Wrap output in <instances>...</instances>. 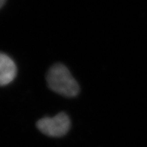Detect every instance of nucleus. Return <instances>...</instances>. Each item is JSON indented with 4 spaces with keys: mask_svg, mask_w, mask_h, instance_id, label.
<instances>
[{
    "mask_svg": "<svg viewBox=\"0 0 147 147\" xmlns=\"http://www.w3.org/2000/svg\"><path fill=\"white\" fill-rule=\"evenodd\" d=\"M38 129L44 134L52 138H60L68 133L71 127L69 116L59 113L53 117H45L36 123Z\"/></svg>",
    "mask_w": 147,
    "mask_h": 147,
    "instance_id": "nucleus-2",
    "label": "nucleus"
},
{
    "mask_svg": "<svg viewBox=\"0 0 147 147\" xmlns=\"http://www.w3.org/2000/svg\"><path fill=\"white\" fill-rule=\"evenodd\" d=\"M5 4V1L4 0H0V9L2 8V6L4 5Z\"/></svg>",
    "mask_w": 147,
    "mask_h": 147,
    "instance_id": "nucleus-4",
    "label": "nucleus"
},
{
    "mask_svg": "<svg viewBox=\"0 0 147 147\" xmlns=\"http://www.w3.org/2000/svg\"><path fill=\"white\" fill-rule=\"evenodd\" d=\"M17 66L9 56L0 52V86L8 85L17 76Z\"/></svg>",
    "mask_w": 147,
    "mask_h": 147,
    "instance_id": "nucleus-3",
    "label": "nucleus"
},
{
    "mask_svg": "<svg viewBox=\"0 0 147 147\" xmlns=\"http://www.w3.org/2000/svg\"><path fill=\"white\" fill-rule=\"evenodd\" d=\"M47 83L49 88L54 92L67 98L78 95V83L64 65L57 63L49 69L47 74Z\"/></svg>",
    "mask_w": 147,
    "mask_h": 147,
    "instance_id": "nucleus-1",
    "label": "nucleus"
}]
</instances>
